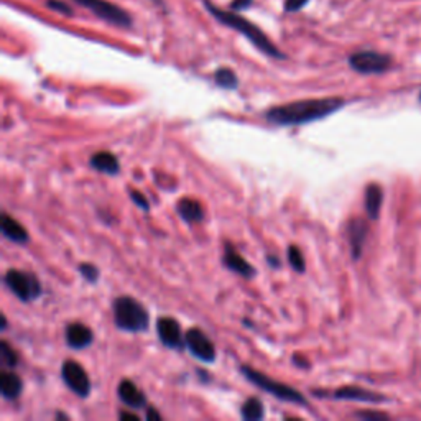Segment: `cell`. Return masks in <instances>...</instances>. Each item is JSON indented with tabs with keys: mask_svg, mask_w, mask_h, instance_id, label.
Returning <instances> with one entry per match:
<instances>
[{
	"mask_svg": "<svg viewBox=\"0 0 421 421\" xmlns=\"http://www.w3.org/2000/svg\"><path fill=\"white\" fill-rule=\"evenodd\" d=\"M119 418L120 420H130V421H139V415L132 413V412H120L119 413Z\"/></svg>",
	"mask_w": 421,
	"mask_h": 421,
	"instance_id": "30",
	"label": "cell"
},
{
	"mask_svg": "<svg viewBox=\"0 0 421 421\" xmlns=\"http://www.w3.org/2000/svg\"><path fill=\"white\" fill-rule=\"evenodd\" d=\"M185 342L188 351H190L196 359L202 362H214L216 361V346L200 328L188 329L185 334Z\"/></svg>",
	"mask_w": 421,
	"mask_h": 421,
	"instance_id": "9",
	"label": "cell"
},
{
	"mask_svg": "<svg viewBox=\"0 0 421 421\" xmlns=\"http://www.w3.org/2000/svg\"><path fill=\"white\" fill-rule=\"evenodd\" d=\"M119 398L122 400V403L127 405L129 408L134 410H140L146 405V397L144 392L137 387V385L132 382V380H122L119 388H117Z\"/></svg>",
	"mask_w": 421,
	"mask_h": 421,
	"instance_id": "13",
	"label": "cell"
},
{
	"mask_svg": "<svg viewBox=\"0 0 421 421\" xmlns=\"http://www.w3.org/2000/svg\"><path fill=\"white\" fill-rule=\"evenodd\" d=\"M367 224L364 221L356 219L349 224V242H351V248H352V257L359 258L361 257L365 237H367Z\"/></svg>",
	"mask_w": 421,
	"mask_h": 421,
	"instance_id": "19",
	"label": "cell"
},
{
	"mask_svg": "<svg viewBox=\"0 0 421 421\" xmlns=\"http://www.w3.org/2000/svg\"><path fill=\"white\" fill-rule=\"evenodd\" d=\"M222 263L229 268L231 272L239 273V275L246 278H252L255 275V268L243 258L239 252L236 250V247L231 242L224 243V257H222Z\"/></svg>",
	"mask_w": 421,
	"mask_h": 421,
	"instance_id": "11",
	"label": "cell"
},
{
	"mask_svg": "<svg viewBox=\"0 0 421 421\" xmlns=\"http://www.w3.org/2000/svg\"><path fill=\"white\" fill-rule=\"evenodd\" d=\"M390 63H392L390 57L377 52H357L351 54V58H349L351 68L362 74L383 73V71L390 68Z\"/></svg>",
	"mask_w": 421,
	"mask_h": 421,
	"instance_id": "8",
	"label": "cell"
},
{
	"mask_svg": "<svg viewBox=\"0 0 421 421\" xmlns=\"http://www.w3.org/2000/svg\"><path fill=\"white\" fill-rule=\"evenodd\" d=\"M288 262H290L292 268L298 273H303L304 270H306V265H304V257L300 248H298L296 246H290L288 247Z\"/></svg>",
	"mask_w": 421,
	"mask_h": 421,
	"instance_id": "24",
	"label": "cell"
},
{
	"mask_svg": "<svg viewBox=\"0 0 421 421\" xmlns=\"http://www.w3.org/2000/svg\"><path fill=\"white\" fill-rule=\"evenodd\" d=\"M2 234L5 239L12 241L15 243H27L28 242V231L20 224L17 219L8 216L7 212L2 214Z\"/></svg>",
	"mask_w": 421,
	"mask_h": 421,
	"instance_id": "14",
	"label": "cell"
},
{
	"mask_svg": "<svg viewBox=\"0 0 421 421\" xmlns=\"http://www.w3.org/2000/svg\"><path fill=\"white\" fill-rule=\"evenodd\" d=\"M309 0H285V10L287 12H298L306 5Z\"/></svg>",
	"mask_w": 421,
	"mask_h": 421,
	"instance_id": "28",
	"label": "cell"
},
{
	"mask_svg": "<svg viewBox=\"0 0 421 421\" xmlns=\"http://www.w3.org/2000/svg\"><path fill=\"white\" fill-rule=\"evenodd\" d=\"M176 212H178L180 217L188 224H195V222H201L204 219V211H202V206L195 200H190V197H183L176 204Z\"/></svg>",
	"mask_w": 421,
	"mask_h": 421,
	"instance_id": "16",
	"label": "cell"
},
{
	"mask_svg": "<svg viewBox=\"0 0 421 421\" xmlns=\"http://www.w3.org/2000/svg\"><path fill=\"white\" fill-rule=\"evenodd\" d=\"M0 361L2 365L7 369H15L18 364V356L13 351V347H10L7 341H0Z\"/></svg>",
	"mask_w": 421,
	"mask_h": 421,
	"instance_id": "23",
	"label": "cell"
},
{
	"mask_svg": "<svg viewBox=\"0 0 421 421\" xmlns=\"http://www.w3.org/2000/svg\"><path fill=\"white\" fill-rule=\"evenodd\" d=\"M5 328H7V318H5V314H2V331H5Z\"/></svg>",
	"mask_w": 421,
	"mask_h": 421,
	"instance_id": "33",
	"label": "cell"
},
{
	"mask_svg": "<svg viewBox=\"0 0 421 421\" xmlns=\"http://www.w3.org/2000/svg\"><path fill=\"white\" fill-rule=\"evenodd\" d=\"M114 323L120 331L144 333L150 323L149 311L132 296H119L114 300Z\"/></svg>",
	"mask_w": 421,
	"mask_h": 421,
	"instance_id": "3",
	"label": "cell"
},
{
	"mask_svg": "<svg viewBox=\"0 0 421 421\" xmlns=\"http://www.w3.org/2000/svg\"><path fill=\"white\" fill-rule=\"evenodd\" d=\"M204 5L222 25L242 33L243 37H246L257 50H260L263 54H267V57L273 59H287V54L282 53L257 25L250 23L247 18L241 17V15H237L236 12H227V10L219 8L217 5L209 2V0H204Z\"/></svg>",
	"mask_w": 421,
	"mask_h": 421,
	"instance_id": "2",
	"label": "cell"
},
{
	"mask_svg": "<svg viewBox=\"0 0 421 421\" xmlns=\"http://www.w3.org/2000/svg\"><path fill=\"white\" fill-rule=\"evenodd\" d=\"M78 270H79L81 275L84 277V280H86V282L96 283V282L99 280V268L96 267V265H93V263H89V262L79 263Z\"/></svg>",
	"mask_w": 421,
	"mask_h": 421,
	"instance_id": "25",
	"label": "cell"
},
{
	"mask_svg": "<svg viewBox=\"0 0 421 421\" xmlns=\"http://www.w3.org/2000/svg\"><path fill=\"white\" fill-rule=\"evenodd\" d=\"M89 163L94 170H98L100 173H105V175L114 176V175H119L120 171V163L117 156L110 154V151H98V154L91 156Z\"/></svg>",
	"mask_w": 421,
	"mask_h": 421,
	"instance_id": "15",
	"label": "cell"
},
{
	"mask_svg": "<svg viewBox=\"0 0 421 421\" xmlns=\"http://www.w3.org/2000/svg\"><path fill=\"white\" fill-rule=\"evenodd\" d=\"M48 8L57 10V12L63 13V15H73V10L69 8V5L66 2H61V0H47Z\"/></svg>",
	"mask_w": 421,
	"mask_h": 421,
	"instance_id": "27",
	"label": "cell"
},
{
	"mask_svg": "<svg viewBox=\"0 0 421 421\" xmlns=\"http://www.w3.org/2000/svg\"><path fill=\"white\" fill-rule=\"evenodd\" d=\"M241 417L247 421H257L265 417V410L258 398H248L241 408Z\"/></svg>",
	"mask_w": 421,
	"mask_h": 421,
	"instance_id": "21",
	"label": "cell"
},
{
	"mask_svg": "<svg viewBox=\"0 0 421 421\" xmlns=\"http://www.w3.org/2000/svg\"><path fill=\"white\" fill-rule=\"evenodd\" d=\"M4 283L23 303H32L42 295V283L30 272L12 268L4 275Z\"/></svg>",
	"mask_w": 421,
	"mask_h": 421,
	"instance_id": "5",
	"label": "cell"
},
{
	"mask_svg": "<svg viewBox=\"0 0 421 421\" xmlns=\"http://www.w3.org/2000/svg\"><path fill=\"white\" fill-rule=\"evenodd\" d=\"M382 190L379 185H370L365 190V211L370 219H377L380 206H382Z\"/></svg>",
	"mask_w": 421,
	"mask_h": 421,
	"instance_id": "20",
	"label": "cell"
},
{
	"mask_svg": "<svg viewBox=\"0 0 421 421\" xmlns=\"http://www.w3.org/2000/svg\"><path fill=\"white\" fill-rule=\"evenodd\" d=\"M156 334L165 347L183 349V346H186L180 323L173 318H160L156 321Z\"/></svg>",
	"mask_w": 421,
	"mask_h": 421,
	"instance_id": "10",
	"label": "cell"
},
{
	"mask_svg": "<svg viewBox=\"0 0 421 421\" xmlns=\"http://www.w3.org/2000/svg\"><path fill=\"white\" fill-rule=\"evenodd\" d=\"M331 397L338 400H356V402H369V403L383 402V397H379L377 393L367 392V390L359 388V387L338 388L336 392H333Z\"/></svg>",
	"mask_w": 421,
	"mask_h": 421,
	"instance_id": "17",
	"label": "cell"
},
{
	"mask_svg": "<svg viewBox=\"0 0 421 421\" xmlns=\"http://www.w3.org/2000/svg\"><path fill=\"white\" fill-rule=\"evenodd\" d=\"M57 418H58V420H59V418H61V420H69V417H68V415H64V413H59V412L57 413Z\"/></svg>",
	"mask_w": 421,
	"mask_h": 421,
	"instance_id": "34",
	"label": "cell"
},
{
	"mask_svg": "<svg viewBox=\"0 0 421 421\" xmlns=\"http://www.w3.org/2000/svg\"><path fill=\"white\" fill-rule=\"evenodd\" d=\"M342 105L344 100L341 98L303 99L268 109L265 113V120L282 127L304 125L328 117L341 109Z\"/></svg>",
	"mask_w": 421,
	"mask_h": 421,
	"instance_id": "1",
	"label": "cell"
},
{
	"mask_svg": "<svg viewBox=\"0 0 421 421\" xmlns=\"http://www.w3.org/2000/svg\"><path fill=\"white\" fill-rule=\"evenodd\" d=\"M420 100H421V94H420Z\"/></svg>",
	"mask_w": 421,
	"mask_h": 421,
	"instance_id": "35",
	"label": "cell"
},
{
	"mask_svg": "<svg viewBox=\"0 0 421 421\" xmlns=\"http://www.w3.org/2000/svg\"><path fill=\"white\" fill-rule=\"evenodd\" d=\"M129 195H130V200L134 201L142 211H149L150 209L149 200H146V197L142 195V192H139L137 190H129Z\"/></svg>",
	"mask_w": 421,
	"mask_h": 421,
	"instance_id": "26",
	"label": "cell"
},
{
	"mask_svg": "<svg viewBox=\"0 0 421 421\" xmlns=\"http://www.w3.org/2000/svg\"><path fill=\"white\" fill-rule=\"evenodd\" d=\"M74 2L89 8L96 17H99L100 20H104V22L110 25H115V27L122 28L132 27L130 15L127 13L124 8L108 2V0H74Z\"/></svg>",
	"mask_w": 421,
	"mask_h": 421,
	"instance_id": "6",
	"label": "cell"
},
{
	"mask_svg": "<svg viewBox=\"0 0 421 421\" xmlns=\"http://www.w3.org/2000/svg\"><path fill=\"white\" fill-rule=\"evenodd\" d=\"M267 262L272 268H280V258L273 257V255H267Z\"/></svg>",
	"mask_w": 421,
	"mask_h": 421,
	"instance_id": "32",
	"label": "cell"
},
{
	"mask_svg": "<svg viewBox=\"0 0 421 421\" xmlns=\"http://www.w3.org/2000/svg\"><path fill=\"white\" fill-rule=\"evenodd\" d=\"M61 379L71 392L86 398L91 392V382L83 365L74 361H66L61 365Z\"/></svg>",
	"mask_w": 421,
	"mask_h": 421,
	"instance_id": "7",
	"label": "cell"
},
{
	"mask_svg": "<svg viewBox=\"0 0 421 421\" xmlns=\"http://www.w3.org/2000/svg\"><path fill=\"white\" fill-rule=\"evenodd\" d=\"M145 418H146V420H156V421H160V420H161L160 413H158V412H155L154 408H146V415H145Z\"/></svg>",
	"mask_w": 421,
	"mask_h": 421,
	"instance_id": "31",
	"label": "cell"
},
{
	"mask_svg": "<svg viewBox=\"0 0 421 421\" xmlns=\"http://www.w3.org/2000/svg\"><path fill=\"white\" fill-rule=\"evenodd\" d=\"M214 81L219 88H224V89H236L237 86H239V79H237L236 73L231 68L217 69L214 73Z\"/></svg>",
	"mask_w": 421,
	"mask_h": 421,
	"instance_id": "22",
	"label": "cell"
},
{
	"mask_svg": "<svg viewBox=\"0 0 421 421\" xmlns=\"http://www.w3.org/2000/svg\"><path fill=\"white\" fill-rule=\"evenodd\" d=\"M241 372L243 377H246L248 382L255 385L263 392L270 393L272 397H275L278 400H282V402H287V403H295V405H304L306 407L308 405V400L303 397V393L298 392L290 385H285L282 382H277V380H273L268 377V375L258 372L253 367H248V365H242Z\"/></svg>",
	"mask_w": 421,
	"mask_h": 421,
	"instance_id": "4",
	"label": "cell"
},
{
	"mask_svg": "<svg viewBox=\"0 0 421 421\" xmlns=\"http://www.w3.org/2000/svg\"><path fill=\"white\" fill-rule=\"evenodd\" d=\"M94 334L91 329L83 323H71L66 326V344L71 349H86L93 344Z\"/></svg>",
	"mask_w": 421,
	"mask_h": 421,
	"instance_id": "12",
	"label": "cell"
},
{
	"mask_svg": "<svg viewBox=\"0 0 421 421\" xmlns=\"http://www.w3.org/2000/svg\"><path fill=\"white\" fill-rule=\"evenodd\" d=\"M253 0H232V10H246L252 5Z\"/></svg>",
	"mask_w": 421,
	"mask_h": 421,
	"instance_id": "29",
	"label": "cell"
},
{
	"mask_svg": "<svg viewBox=\"0 0 421 421\" xmlns=\"http://www.w3.org/2000/svg\"><path fill=\"white\" fill-rule=\"evenodd\" d=\"M22 390H23V382L17 374L12 372V370H4V372L0 374V392H2L4 398L7 400L18 398V395L22 393Z\"/></svg>",
	"mask_w": 421,
	"mask_h": 421,
	"instance_id": "18",
	"label": "cell"
}]
</instances>
